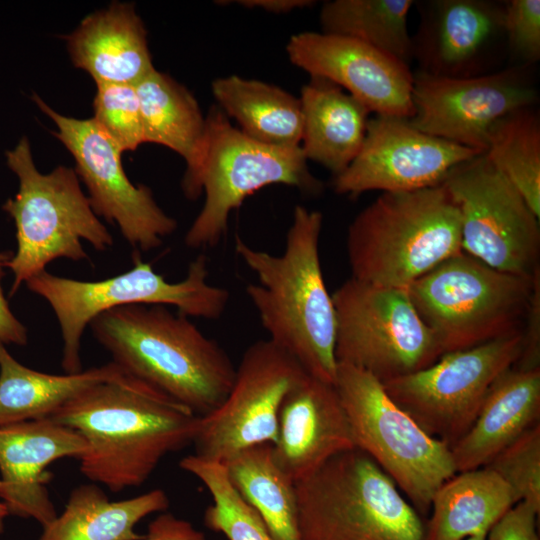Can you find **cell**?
I'll return each instance as SVG.
<instances>
[{
	"label": "cell",
	"mask_w": 540,
	"mask_h": 540,
	"mask_svg": "<svg viewBox=\"0 0 540 540\" xmlns=\"http://www.w3.org/2000/svg\"><path fill=\"white\" fill-rule=\"evenodd\" d=\"M522 332L444 353L432 365L382 382L389 397L450 449L473 425L496 379L517 362Z\"/></svg>",
	"instance_id": "12"
},
{
	"label": "cell",
	"mask_w": 540,
	"mask_h": 540,
	"mask_svg": "<svg viewBox=\"0 0 540 540\" xmlns=\"http://www.w3.org/2000/svg\"><path fill=\"white\" fill-rule=\"evenodd\" d=\"M484 154L540 217V120L533 107L500 119Z\"/></svg>",
	"instance_id": "32"
},
{
	"label": "cell",
	"mask_w": 540,
	"mask_h": 540,
	"mask_svg": "<svg viewBox=\"0 0 540 540\" xmlns=\"http://www.w3.org/2000/svg\"><path fill=\"white\" fill-rule=\"evenodd\" d=\"M223 465L230 483L274 540H300L295 483L276 463L272 444L248 447Z\"/></svg>",
	"instance_id": "30"
},
{
	"label": "cell",
	"mask_w": 540,
	"mask_h": 540,
	"mask_svg": "<svg viewBox=\"0 0 540 540\" xmlns=\"http://www.w3.org/2000/svg\"><path fill=\"white\" fill-rule=\"evenodd\" d=\"M142 540H206V538L190 522L165 512L150 522Z\"/></svg>",
	"instance_id": "39"
},
{
	"label": "cell",
	"mask_w": 540,
	"mask_h": 540,
	"mask_svg": "<svg viewBox=\"0 0 540 540\" xmlns=\"http://www.w3.org/2000/svg\"><path fill=\"white\" fill-rule=\"evenodd\" d=\"M134 86L145 142L163 145L184 159L182 190L188 199L198 198L207 124L197 100L185 86L156 69Z\"/></svg>",
	"instance_id": "24"
},
{
	"label": "cell",
	"mask_w": 540,
	"mask_h": 540,
	"mask_svg": "<svg viewBox=\"0 0 540 540\" xmlns=\"http://www.w3.org/2000/svg\"><path fill=\"white\" fill-rule=\"evenodd\" d=\"M25 284L45 299L55 314L63 340L61 365L67 374L82 371V335L105 311L128 305H161L173 306L187 317L214 320L222 316L230 297L227 289L209 282L208 259L203 254L190 262L186 276L178 282H168L135 254L128 271L103 280L81 281L45 270Z\"/></svg>",
	"instance_id": "7"
},
{
	"label": "cell",
	"mask_w": 540,
	"mask_h": 540,
	"mask_svg": "<svg viewBox=\"0 0 540 540\" xmlns=\"http://www.w3.org/2000/svg\"><path fill=\"white\" fill-rule=\"evenodd\" d=\"M1 487H2V482L0 480V489ZM8 515H9V511L6 505L3 502H0V533H2L4 530V521Z\"/></svg>",
	"instance_id": "42"
},
{
	"label": "cell",
	"mask_w": 540,
	"mask_h": 540,
	"mask_svg": "<svg viewBox=\"0 0 540 540\" xmlns=\"http://www.w3.org/2000/svg\"><path fill=\"white\" fill-rule=\"evenodd\" d=\"M334 386L355 447L371 457L421 514L437 489L457 472L450 448L427 434L371 374L337 363Z\"/></svg>",
	"instance_id": "9"
},
{
	"label": "cell",
	"mask_w": 540,
	"mask_h": 540,
	"mask_svg": "<svg viewBox=\"0 0 540 540\" xmlns=\"http://www.w3.org/2000/svg\"><path fill=\"white\" fill-rule=\"evenodd\" d=\"M516 499L508 484L487 467L458 472L431 501L425 540H464L487 535Z\"/></svg>",
	"instance_id": "26"
},
{
	"label": "cell",
	"mask_w": 540,
	"mask_h": 540,
	"mask_svg": "<svg viewBox=\"0 0 540 540\" xmlns=\"http://www.w3.org/2000/svg\"><path fill=\"white\" fill-rule=\"evenodd\" d=\"M302 109L300 147L307 160L343 172L357 156L365 138L369 114L361 102L335 83L310 76L299 98Z\"/></svg>",
	"instance_id": "25"
},
{
	"label": "cell",
	"mask_w": 540,
	"mask_h": 540,
	"mask_svg": "<svg viewBox=\"0 0 540 540\" xmlns=\"http://www.w3.org/2000/svg\"><path fill=\"white\" fill-rule=\"evenodd\" d=\"M89 327L125 373L200 417L215 410L233 385L236 368L225 350L189 317L166 306L113 308Z\"/></svg>",
	"instance_id": "3"
},
{
	"label": "cell",
	"mask_w": 540,
	"mask_h": 540,
	"mask_svg": "<svg viewBox=\"0 0 540 540\" xmlns=\"http://www.w3.org/2000/svg\"><path fill=\"white\" fill-rule=\"evenodd\" d=\"M332 300L337 363L385 382L424 369L443 354L407 289L350 277L335 290Z\"/></svg>",
	"instance_id": "11"
},
{
	"label": "cell",
	"mask_w": 540,
	"mask_h": 540,
	"mask_svg": "<svg viewBox=\"0 0 540 540\" xmlns=\"http://www.w3.org/2000/svg\"><path fill=\"white\" fill-rule=\"evenodd\" d=\"M125 372L113 361L73 374H48L18 362L0 346V427L49 418L68 401Z\"/></svg>",
	"instance_id": "28"
},
{
	"label": "cell",
	"mask_w": 540,
	"mask_h": 540,
	"mask_svg": "<svg viewBox=\"0 0 540 540\" xmlns=\"http://www.w3.org/2000/svg\"><path fill=\"white\" fill-rule=\"evenodd\" d=\"M527 68L457 78L417 71L408 122L421 132L484 153L490 130L500 119L536 103Z\"/></svg>",
	"instance_id": "16"
},
{
	"label": "cell",
	"mask_w": 540,
	"mask_h": 540,
	"mask_svg": "<svg viewBox=\"0 0 540 540\" xmlns=\"http://www.w3.org/2000/svg\"><path fill=\"white\" fill-rule=\"evenodd\" d=\"M322 224L321 212L297 205L281 254L256 249L239 236L235 251L257 277L246 294L268 339L309 375L334 384L336 315L321 268Z\"/></svg>",
	"instance_id": "2"
},
{
	"label": "cell",
	"mask_w": 540,
	"mask_h": 540,
	"mask_svg": "<svg viewBox=\"0 0 540 540\" xmlns=\"http://www.w3.org/2000/svg\"><path fill=\"white\" fill-rule=\"evenodd\" d=\"M11 256L10 252H0V346H23L28 342L27 328L11 311L2 289L4 270Z\"/></svg>",
	"instance_id": "40"
},
{
	"label": "cell",
	"mask_w": 540,
	"mask_h": 540,
	"mask_svg": "<svg viewBox=\"0 0 540 540\" xmlns=\"http://www.w3.org/2000/svg\"><path fill=\"white\" fill-rule=\"evenodd\" d=\"M511 488L516 502L540 511V424L536 423L500 451L486 466Z\"/></svg>",
	"instance_id": "35"
},
{
	"label": "cell",
	"mask_w": 540,
	"mask_h": 540,
	"mask_svg": "<svg viewBox=\"0 0 540 540\" xmlns=\"http://www.w3.org/2000/svg\"><path fill=\"white\" fill-rule=\"evenodd\" d=\"M539 272L533 277L502 272L462 252L407 290L444 354L522 332Z\"/></svg>",
	"instance_id": "8"
},
{
	"label": "cell",
	"mask_w": 540,
	"mask_h": 540,
	"mask_svg": "<svg viewBox=\"0 0 540 540\" xmlns=\"http://www.w3.org/2000/svg\"><path fill=\"white\" fill-rule=\"evenodd\" d=\"M351 277L408 289L443 261L462 253L459 210L443 184L383 192L347 231Z\"/></svg>",
	"instance_id": "4"
},
{
	"label": "cell",
	"mask_w": 540,
	"mask_h": 540,
	"mask_svg": "<svg viewBox=\"0 0 540 540\" xmlns=\"http://www.w3.org/2000/svg\"><path fill=\"white\" fill-rule=\"evenodd\" d=\"M537 510L519 501L508 509L489 529L486 540H539Z\"/></svg>",
	"instance_id": "37"
},
{
	"label": "cell",
	"mask_w": 540,
	"mask_h": 540,
	"mask_svg": "<svg viewBox=\"0 0 540 540\" xmlns=\"http://www.w3.org/2000/svg\"><path fill=\"white\" fill-rule=\"evenodd\" d=\"M6 160L19 182L15 196L2 206L16 228V251L6 264L13 274L10 295L56 259L86 260L83 240L98 251L113 245L74 168L60 165L41 173L25 136L6 152Z\"/></svg>",
	"instance_id": "5"
},
{
	"label": "cell",
	"mask_w": 540,
	"mask_h": 540,
	"mask_svg": "<svg viewBox=\"0 0 540 540\" xmlns=\"http://www.w3.org/2000/svg\"><path fill=\"white\" fill-rule=\"evenodd\" d=\"M506 46L517 61L515 66L528 67L540 59V1L509 0L504 2Z\"/></svg>",
	"instance_id": "36"
},
{
	"label": "cell",
	"mask_w": 540,
	"mask_h": 540,
	"mask_svg": "<svg viewBox=\"0 0 540 540\" xmlns=\"http://www.w3.org/2000/svg\"><path fill=\"white\" fill-rule=\"evenodd\" d=\"M286 52L310 76L325 78L371 113L409 119L413 73L409 65L354 38L318 32L291 36Z\"/></svg>",
	"instance_id": "18"
},
{
	"label": "cell",
	"mask_w": 540,
	"mask_h": 540,
	"mask_svg": "<svg viewBox=\"0 0 540 540\" xmlns=\"http://www.w3.org/2000/svg\"><path fill=\"white\" fill-rule=\"evenodd\" d=\"M206 124L197 178V193H204L205 200L185 234L187 247L216 246L227 231L231 212L266 186L283 184L312 194L322 189L300 146H273L254 140L216 107L210 109Z\"/></svg>",
	"instance_id": "10"
},
{
	"label": "cell",
	"mask_w": 540,
	"mask_h": 540,
	"mask_svg": "<svg viewBox=\"0 0 540 540\" xmlns=\"http://www.w3.org/2000/svg\"><path fill=\"white\" fill-rule=\"evenodd\" d=\"M478 154L421 132L408 119L376 115L369 118L357 156L333 177L332 187L352 197L373 190H418L440 184L451 169Z\"/></svg>",
	"instance_id": "17"
},
{
	"label": "cell",
	"mask_w": 540,
	"mask_h": 540,
	"mask_svg": "<svg viewBox=\"0 0 540 540\" xmlns=\"http://www.w3.org/2000/svg\"><path fill=\"white\" fill-rule=\"evenodd\" d=\"M49 418L83 437L81 474L112 492L142 485L166 455L192 444L200 420L127 373L91 386Z\"/></svg>",
	"instance_id": "1"
},
{
	"label": "cell",
	"mask_w": 540,
	"mask_h": 540,
	"mask_svg": "<svg viewBox=\"0 0 540 540\" xmlns=\"http://www.w3.org/2000/svg\"><path fill=\"white\" fill-rule=\"evenodd\" d=\"M513 367L523 371L540 368V272L535 277L522 328L521 353Z\"/></svg>",
	"instance_id": "38"
},
{
	"label": "cell",
	"mask_w": 540,
	"mask_h": 540,
	"mask_svg": "<svg viewBox=\"0 0 540 540\" xmlns=\"http://www.w3.org/2000/svg\"><path fill=\"white\" fill-rule=\"evenodd\" d=\"M413 5L412 0H333L323 4L319 19L322 32L354 38L409 65Z\"/></svg>",
	"instance_id": "31"
},
{
	"label": "cell",
	"mask_w": 540,
	"mask_h": 540,
	"mask_svg": "<svg viewBox=\"0 0 540 540\" xmlns=\"http://www.w3.org/2000/svg\"><path fill=\"white\" fill-rule=\"evenodd\" d=\"M235 3L246 8L262 9L270 13L279 14L308 7L315 2L311 0H238Z\"/></svg>",
	"instance_id": "41"
},
{
	"label": "cell",
	"mask_w": 540,
	"mask_h": 540,
	"mask_svg": "<svg viewBox=\"0 0 540 540\" xmlns=\"http://www.w3.org/2000/svg\"><path fill=\"white\" fill-rule=\"evenodd\" d=\"M168 507L162 489L111 501L96 484L79 485L70 492L63 512L43 527L39 540H142L136 524Z\"/></svg>",
	"instance_id": "27"
},
{
	"label": "cell",
	"mask_w": 540,
	"mask_h": 540,
	"mask_svg": "<svg viewBox=\"0 0 540 540\" xmlns=\"http://www.w3.org/2000/svg\"><path fill=\"white\" fill-rule=\"evenodd\" d=\"M179 466L199 479L209 491L212 504L204 513V523L228 540H274L259 514L230 483L223 464L188 455Z\"/></svg>",
	"instance_id": "33"
},
{
	"label": "cell",
	"mask_w": 540,
	"mask_h": 540,
	"mask_svg": "<svg viewBox=\"0 0 540 540\" xmlns=\"http://www.w3.org/2000/svg\"><path fill=\"white\" fill-rule=\"evenodd\" d=\"M300 540H425V525L393 480L358 448L295 482Z\"/></svg>",
	"instance_id": "6"
},
{
	"label": "cell",
	"mask_w": 540,
	"mask_h": 540,
	"mask_svg": "<svg viewBox=\"0 0 540 540\" xmlns=\"http://www.w3.org/2000/svg\"><path fill=\"white\" fill-rule=\"evenodd\" d=\"M418 6L420 24L412 38L418 71L456 78L490 73L500 43H506L504 3L432 0Z\"/></svg>",
	"instance_id": "19"
},
{
	"label": "cell",
	"mask_w": 540,
	"mask_h": 540,
	"mask_svg": "<svg viewBox=\"0 0 540 540\" xmlns=\"http://www.w3.org/2000/svg\"><path fill=\"white\" fill-rule=\"evenodd\" d=\"M356 448L334 384L307 374L285 396L273 456L295 483L342 451Z\"/></svg>",
	"instance_id": "21"
},
{
	"label": "cell",
	"mask_w": 540,
	"mask_h": 540,
	"mask_svg": "<svg viewBox=\"0 0 540 540\" xmlns=\"http://www.w3.org/2000/svg\"><path fill=\"white\" fill-rule=\"evenodd\" d=\"M540 417V368L514 367L489 389L468 432L451 447L456 472L486 466Z\"/></svg>",
	"instance_id": "23"
},
{
	"label": "cell",
	"mask_w": 540,
	"mask_h": 540,
	"mask_svg": "<svg viewBox=\"0 0 540 540\" xmlns=\"http://www.w3.org/2000/svg\"><path fill=\"white\" fill-rule=\"evenodd\" d=\"M83 437L51 418L0 427V498L9 514L33 518L45 527L57 512L47 488L48 466L62 458L79 459Z\"/></svg>",
	"instance_id": "20"
},
{
	"label": "cell",
	"mask_w": 540,
	"mask_h": 540,
	"mask_svg": "<svg viewBox=\"0 0 540 540\" xmlns=\"http://www.w3.org/2000/svg\"><path fill=\"white\" fill-rule=\"evenodd\" d=\"M33 101L56 124L53 135L75 160L98 217L116 224L123 238L139 251L159 247L177 228L174 218L157 204L151 189L134 185L122 164V150L90 119H77L52 109L37 94Z\"/></svg>",
	"instance_id": "15"
},
{
	"label": "cell",
	"mask_w": 540,
	"mask_h": 540,
	"mask_svg": "<svg viewBox=\"0 0 540 540\" xmlns=\"http://www.w3.org/2000/svg\"><path fill=\"white\" fill-rule=\"evenodd\" d=\"M76 68L98 83L136 85L155 68L145 26L131 3L113 2L65 36Z\"/></svg>",
	"instance_id": "22"
},
{
	"label": "cell",
	"mask_w": 540,
	"mask_h": 540,
	"mask_svg": "<svg viewBox=\"0 0 540 540\" xmlns=\"http://www.w3.org/2000/svg\"><path fill=\"white\" fill-rule=\"evenodd\" d=\"M307 374L296 359L269 339L250 345L226 398L200 417L192 442L194 455L224 464L248 447L273 445L281 404Z\"/></svg>",
	"instance_id": "14"
},
{
	"label": "cell",
	"mask_w": 540,
	"mask_h": 540,
	"mask_svg": "<svg viewBox=\"0 0 540 540\" xmlns=\"http://www.w3.org/2000/svg\"><path fill=\"white\" fill-rule=\"evenodd\" d=\"M211 87L220 109L250 138L273 146H300L299 98L278 86L236 75L217 78Z\"/></svg>",
	"instance_id": "29"
},
{
	"label": "cell",
	"mask_w": 540,
	"mask_h": 540,
	"mask_svg": "<svg viewBox=\"0 0 540 540\" xmlns=\"http://www.w3.org/2000/svg\"><path fill=\"white\" fill-rule=\"evenodd\" d=\"M441 184L459 210L464 253L510 274L540 270L539 217L484 153L455 166Z\"/></svg>",
	"instance_id": "13"
},
{
	"label": "cell",
	"mask_w": 540,
	"mask_h": 540,
	"mask_svg": "<svg viewBox=\"0 0 540 540\" xmlns=\"http://www.w3.org/2000/svg\"><path fill=\"white\" fill-rule=\"evenodd\" d=\"M464 540H486V536L485 535L471 536Z\"/></svg>",
	"instance_id": "43"
},
{
	"label": "cell",
	"mask_w": 540,
	"mask_h": 540,
	"mask_svg": "<svg viewBox=\"0 0 540 540\" xmlns=\"http://www.w3.org/2000/svg\"><path fill=\"white\" fill-rule=\"evenodd\" d=\"M92 119L122 150L145 143L139 99L134 85L98 83Z\"/></svg>",
	"instance_id": "34"
}]
</instances>
